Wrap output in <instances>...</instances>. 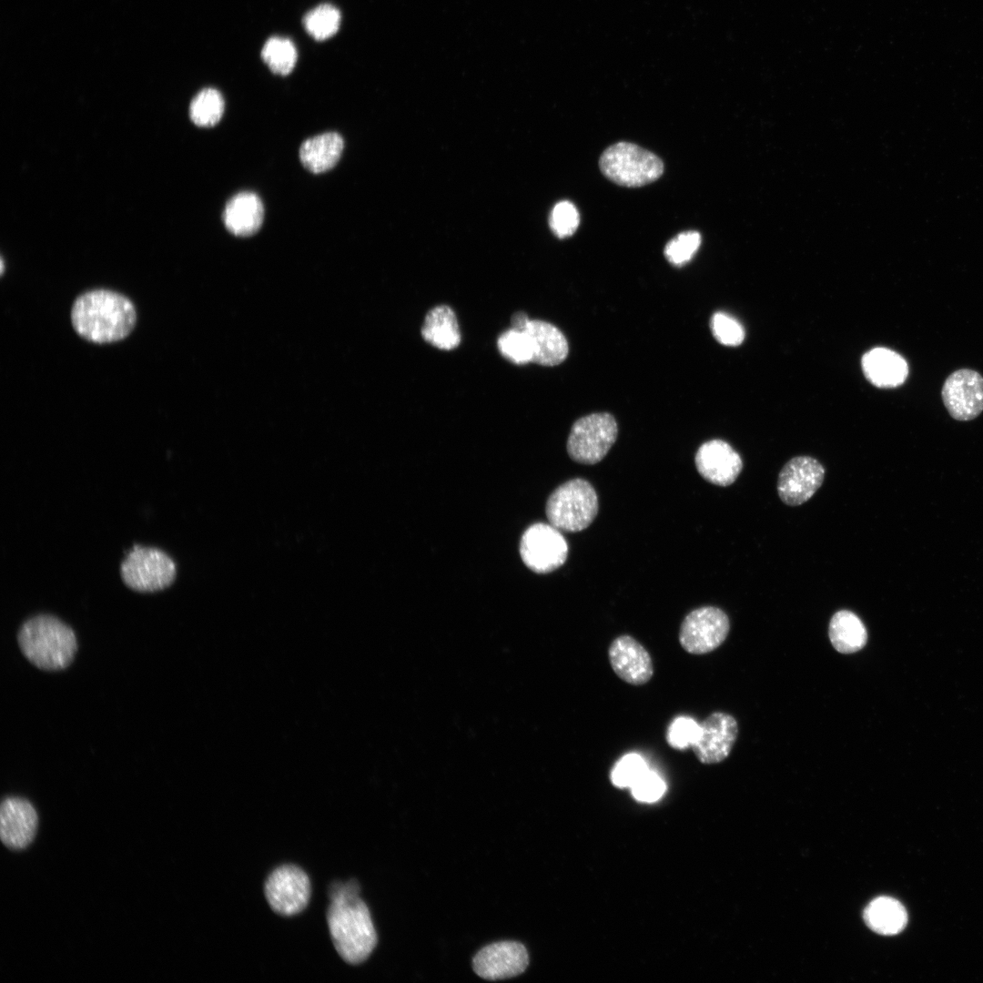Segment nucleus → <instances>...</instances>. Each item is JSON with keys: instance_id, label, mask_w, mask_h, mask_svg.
I'll use <instances>...</instances> for the list:
<instances>
[{"instance_id": "nucleus-1", "label": "nucleus", "mask_w": 983, "mask_h": 983, "mask_svg": "<svg viewBox=\"0 0 983 983\" xmlns=\"http://www.w3.org/2000/svg\"><path fill=\"white\" fill-rule=\"evenodd\" d=\"M359 893L355 880L334 882L329 889L331 902L327 922L330 937L340 958L351 965L364 962L378 942L370 910Z\"/></svg>"}, {"instance_id": "nucleus-2", "label": "nucleus", "mask_w": 983, "mask_h": 983, "mask_svg": "<svg viewBox=\"0 0 983 983\" xmlns=\"http://www.w3.org/2000/svg\"><path fill=\"white\" fill-rule=\"evenodd\" d=\"M75 331L84 339L106 344L127 338L137 323V310L125 295L104 289L78 296L71 309Z\"/></svg>"}, {"instance_id": "nucleus-3", "label": "nucleus", "mask_w": 983, "mask_h": 983, "mask_svg": "<svg viewBox=\"0 0 983 983\" xmlns=\"http://www.w3.org/2000/svg\"><path fill=\"white\" fill-rule=\"evenodd\" d=\"M18 644L23 654L35 666L46 671L67 667L77 649L74 631L50 614H38L21 626Z\"/></svg>"}, {"instance_id": "nucleus-4", "label": "nucleus", "mask_w": 983, "mask_h": 983, "mask_svg": "<svg viewBox=\"0 0 983 983\" xmlns=\"http://www.w3.org/2000/svg\"><path fill=\"white\" fill-rule=\"evenodd\" d=\"M599 167L609 180L627 187L645 186L664 173V163L659 157L625 141L608 147L600 157Z\"/></svg>"}, {"instance_id": "nucleus-5", "label": "nucleus", "mask_w": 983, "mask_h": 983, "mask_svg": "<svg viewBox=\"0 0 983 983\" xmlns=\"http://www.w3.org/2000/svg\"><path fill=\"white\" fill-rule=\"evenodd\" d=\"M598 512V497L586 480L572 479L557 487L549 496L545 513L549 522L562 532H576L586 529Z\"/></svg>"}, {"instance_id": "nucleus-6", "label": "nucleus", "mask_w": 983, "mask_h": 983, "mask_svg": "<svg viewBox=\"0 0 983 983\" xmlns=\"http://www.w3.org/2000/svg\"><path fill=\"white\" fill-rule=\"evenodd\" d=\"M617 434V422L612 414L586 415L573 424L567 440V452L578 463L595 464L608 453Z\"/></svg>"}, {"instance_id": "nucleus-7", "label": "nucleus", "mask_w": 983, "mask_h": 983, "mask_svg": "<svg viewBox=\"0 0 983 983\" xmlns=\"http://www.w3.org/2000/svg\"><path fill=\"white\" fill-rule=\"evenodd\" d=\"M124 583L132 590L151 593L168 587L176 577V565L163 551L136 545L121 563Z\"/></svg>"}, {"instance_id": "nucleus-8", "label": "nucleus", "mask_w": 983, "mask_h": 983, "mask_svg": "<svg viewBox=\"0 0 983 983\" xmlns=\"http://www.w3.org/2000/svg\"><path fill=\"white\" fill-rule=\"evenodd\" d=\"M730 623L718 607L702 606L691 611L681 623L678 640L691 654H704L718 648L726 639Z\"/></svg>"}, {"instance_id": "nucleus-9", "label": "nucleus", "mask_w": 983, "mask_h": 983, "mask_svg": "<svg viewBox=\"0 0 983 983\" xmlns=\"http://www.w3.org/2000/svg\"><path fill=\"white\" fill-rule=\"evenodd\" d=\"M568 550L561 531L551 523L531 525L520 542L522 562L536 573H548L561 567L567 559Z\"/></svg>"}, {"instance_id": "nucleus-10", "label": "nucleus", "mask_w": 983, "mask_h": 983, "mask_svg": "<svg viewBox=\"0 0 983 983\" xmlns=\"http://www.w3.org/2000/svg\"><path fill=\"white\" fill-rule=\"evenodd\" d=\"M264 892L270 908L277 914L290 917L304 910L309 901L311 887L307 874L294 865H284L268 877Z\"/></svg>"}, {"instance_id": "nucleus-11", "label": "nucleus", "mask_w": 983, "mask_h": 983, "mask_svg": "<svg viewBox=\"0 0 983 983\" xmlns=\"http://www.w3.org/2000/svg\"><path fill=\"white\" fill-rule=\"evenodd\" d=\"M824 478L825 468L816 459L810 456L794 457L778 474L779 498L786 505H801L816 493Z\"/></svg>"}, {"instance_id": "nucleus-12", "label": "nucleus", "mask_w": 983, "mask_h": 983, "mask_svg": "<svg viewBox=\"0 0 983 983\" xmlns=\"http://www.w3.org/2000/svg\"><path fill=\"white\" fill-rule=\"evenodd\" d=\"M941 396L953 419L973 420L983 410V377L973 370H958L946 379Z\"/></svg>"}, {"instance_id": "nucleus-13", "label": "nucleus", "mask_w": 983, "mask_h": 983, "mask_svg": "<svg viewBox=\"0 0 983 983\" xmlns=\"http://www.w3.org/2000/svg\"><path fill=\"white\" fill-rule=\"evenodd\" d=\"M736 720L729 714L714 712L699 724V734L691 745L698 761L705 765L724 761L737 737Z\"/></svg>"}, {"instance_id": "nucleus-14", "label": "nucleus", "mask_w": 983, "mask_h": 983, "mask_svg": "<svg viewBox=\"0 0 983 983\" xmlns=\"http://www.w3.org/2000/svg\"><path fill=\"white\" fill-rule=\"evenodd\" d=\"M472 964L475 973L484 979H505L524 972L529 956L522 944L502 941L481 948L473 958Z\"/></svg>"}, {"instance_id": "nucleus-15", "label": "nucleus", "mask_w": 983, "mask_h": 983, "mask_svg": "<svg viewBox=\"0 0 983 983\" xmlns=\"http://www.w3.org/2000/svg\"><path fill=\"white\" fill-rule=\"evenodd\" d=\"M608 659L615 674L629 684L644 685L654 675V664L649 652L631 635H619L611 642Z\"/></svg>"}, {"instance_id": "nucleus-16", "label": "nucleus", "mask_w": 983, "mask_h": 983, "mask_svg": "<svg viewBox=\"0 0 983 983\" xmlns=\"http://www.w3.org/2000/svg\"><path fill=\"white\" fill-rule=\"evenodd\" d=\"M699 474L707 481L728 486L735 481L743 469L738 452L726 441L714 439L703 443L694 457Z\"/></svg>"}, {"instance_id": "nucleus-17", "label": "nucleus", "mask_w": 983, "mask_h": 983, "mask_svg": "<svg viewBox=\"0 0 983 983\" xmlns=\"http://www.w3.org/2000/svg\"><path fill=\"white\" fill-rule=\"evenodd\" d=\"M38 817L33 805L26 799L10 796L4 799L0 808V837L13 850L27 847L34 840Z\"/></svg>"}, {"instance_id": "nucleus-18", "label": "nucleus", "mask_w": 983, "mask_h": 983, "mask_svg": "<svg viewBox=\"0 0 983 983\" xmlns=\"http://www.w3.org/2000/svg\"><path fill=\"white\" fill-rule=\"evenodd\" d=\"M861 365L868 381L884 389L902 385L909 372L907 362L903 356L883 347L874 348L865 353Z\"/></svg>"}, {"instance_id": "nucleus-19", "label": "nucleus", "mask_w": 983, "mask_h": 983, "mask_svg": "<svg viewBox=\"0 0 983 983\" xmlns=\"http://www.w3.org/2000/svg\"><path fill=\"white\" fill-rule=\"evenodd\" d=\"M524 331L532 341V362L542 366L561 364L569 353L568 341L562 332L550 322L530 319Z\"/></svg>"}, {"instance_id": "nucleus-20", "label": "nucleus", "mask_w": 983, "mask_h": 983, "mask_svg": "<svg viewBox=\"0 0 983 983\" xmlns=\"http://www.w3.org/2000/svg\"><path fill=\"white\" fill-rule=\"evenodd\" d=\"M264 217L263 204L253 192H240L227 203L223 212L226 228L235 236L248 237L261 227Z\"/></svg>"}, {"instance_id": "nucleus-21", "label": "nucleus", "mask_w": 983, "mask_h": 983, "mask_svg": "<svg viewBox=\"0 0 983 983\" xmlns=\"http://www.w3.org/2000/svg\"><path fill=\"white\" fill-rule=\"evenodd\" d=\"M344 147L342 137L327 132L305 140L299 148L302 165L312 173L331 169L339 160Z\"/></svg>"}, {"instance_id": "nucleus-22", "label": "nucleus", "mask_w": 983, "mask_h": 983, "mask_svg": "<svg viewBox=\"0 0 983 983\" xmlns=\"http://www.w3.org/2000/svg\"><path fill=\"white\" fill-rule=\"evenodd\" d=\"M421 336L433 347L451 350L461 342V332L454 311L446 305L431 309L424 319Z\"/></svg>"}, {"instance_id": "nucleus-23", "label": "nucleus", "mask_w": 983, "mask_h": 983, "mask_svg": "<svg viewBox=\"0 0 983 983\" xmlns=\"http://www.w3.org/2000/svg\"><path fill=\"white\" fill-rule=\"evenodd\" d=\"M863 917L871 930L883 936L900 933L907 923V914L903 905L888 897L872 900L866 907Z\"/></svg>"}, {"instance_id": "nucleus-24", "label": "nucleus", "mask_w": 983, "mask_h": 983, "mask_svg": "<svg viewBox=\"0 0 983 983\" xmlns=\"http://www.w3.org/2000/svg\"><path fill=\"white\" fill-rule=\"evenodd\" d=\"M828 635L834 648L842 654L861 650L866 644L867 633L861 619L848 610L837 611L831 618Z\"/></svg>"}, {"instance_id": "nucleus-25", "label": "nucleus", "mask_w": 983, "mask_h": 983, "mask_svg": "<svg viewBox=\"0 0 983 983\" xmlns=\"http://www.w3.org/2000/svg\"><path fill=\"white\" fill-rule=\"evenodd\" d=\"M224 99L215 88L201 90L192 100L189 107L191 120L199 127H212L221 118Z\"/></svg>"}, {"instance_id": "nucleus-26", "label": "nucleus", "mask_w": 983, "mask_h": 983, "mask_svg": "<svg viewBox=\"0 0 983 983\" xmlns=\"http://www.w3.org/2000/svg\"><path fill=\"white\" fill-rule=\"evenodd\" d=\"M261 56L269 69L281 76L289 74L297 62V50L293 43L279 36L270 37L265 43Z\"/></svg>"}, {"instance_id": "nucleus-27", "label": "nucleus", "mask_w": 983, "mask_h": 983, "mask_svg": "<svg viewBox=\"0 0 983 983\" xmlns=\"http://www.w3.org/2000/svg\"><path fill=\"white\" fill-rule=\"evenodd\" d=\"M306 31L316 40L322 41L336 34L340 24V13L333 5H320L304 17Z\"/></svg>"}, {"instance_id": "nucleus-28", "label": "nucleus", "mask_w": 983, "mask_h": 983, "mask_svg": "<svg viewBox=\"0 0 983 983\" xmlns=\"http://www.w3.org/2000/svg\"><path fill=\"white\" fill-rule=\"evenodd\" d=\"M501 354L515 364L532 362L533 350L530 337L524 330L509 329L497 339Z\"/></svg>"}, {"instance_id": "nucleus-29", "label": "nucleus", "mask_w": 983, "mask_h": 983, "mask_svg": "<svg viewBox=\"0 0 983 983\" xmlns=\"http://www.w3.org/2000/svg\"><path fill=\"white\" fill-rule=\"evenodd\" d=\"M701 235L697 231L681 232L665 245L664 257L671 264L683 266L696 253L701 245Z\"/></svg>"}, {"instance_id": "nucleus-30", "label": "nucleus", "mask_w": 983, "mask_h": 983, "mask_svg": "<svg viewBox=\"0 0 983 983\" xmlns=\"http://www.w3.org/2000/svg\"><path fill=\"white\" fill-rule=\"evenodd\" d=\"M549 224L558 238H565L572 236L580 224L577 208L569 200L558 202L551 211Z\"/></svg>"}, {"instance_id": "nucleus-31", "label": "nucleus", "mask_w": 983, "mask_h": 983, "mask_svg": "<svg viewBox=\"0 0 983 983\" xmlns=\"http://www.w3.org/2000/svg\"><path fill=\"white\" fill-rule=\"evenodd\" d=\"M710 328L714 339L725 346H738L745 339L743 326L735 319L724 312H715L712 316Z\"/></svg>"}, {"instance_id": "nucleus-32", "label": "nucleus", "mask_w": 983, "mask_h": 983, "mask_svg": "<svg viewBox=\"0 0 983 983\" xmlns=\"http://www.w3.org/2000/svg\"><path fill=\"white\" fill-rule=\"evenodd\" d=\"M646 770L648 767L640 755L628 754L613 766L611 781L617 787H631Z\"/></svg>"}, {"instance_id": "nucleus-33", "label": "nucleus", "mask_w": 983, "mask_h": 983, "mask_svg": "<svg viewBox=\"0 0 983 983\" xmlns=\"http://www.w3.org/2000/svg\"><path fill=\"white\" fill-rule=\"evenodd\" d=\"M699 724L688 717L674 719L666 733V741L674 749L692 745L698 737Z\"/></svg>"}, {"instance_id": "nucleus-34", "label": "nucleus", "mask_w": 983, "mask_h": 983, "mask_svg": "<svg viewBox=\"0 0 983 983\" xmlns=\"http://www.w3.org/2000/svg\"><path fill=\"white\" fill-rule=\"evenodd\" d=\"M630 788L636 800L652 803L662 797L665 784L656 773L646 770Z\"/></svg>"}, {"instance_id": "nucleus-35", "label": "nucleus", "mask_w": 983, "mask_h": 983, "mask_svg": "<svg viewBox=\"0 0 983 983\" xmlns=\"http://www.w3.org/2000/svg\"><path fill=\"white\" fill-rule=\"evenodd\" d=\"M511 320V326L512 329L524 330L530 319L524 312H517L512 315Z\"/></svg>"}]
</instances>
